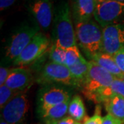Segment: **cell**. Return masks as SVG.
Returning a JSON list of instances; mask_svg holds the SVG:
<instances>
[{"mask_svg":"<svg viewBox=\"0 0 124 124\" xmlns=\"http://www.w3.org/2000/svg\"><path fill=\"white\" fill-rule=\"evenodd\" d=\"M124 13V3L115 0L97 2L94 17L103 28L113 24Z\"/></svg>","mask_w":124,"mask_h":124,"instance_id":"52a82bcc","label":"cell"},{"mask_svg":"<svg viewBox=\"0 0 124 124\" xmlns=\"http://www.w3.org/2000/svg\"><path fill=\"white\" fill-rule=\"evenodd\" d=\"M10 70L11 69H9L6 67L1 66L0 68V85L5 84L6 80L8 77Z\"/></svg>","mask_w":124,"mask_h":124,"instance_id":"d4e9b609","label":"cell"},{"mask_svg":"<svg viewBox=\"0 0 124 124\" xmlns=\"http://www.w3.org/2000/svg\"><path fill=\"white\" fill-rule=\"evenodd\" d=\"M121 79H122L123 81H124V74L123 75V76H122V77H121Z\"/></svg>","mask_w":124,"mask_h":124,"instance_id":"d6a6232c","label":"cell"},{"mask_svg":"<svg viewBox=\"0 0 124 124\" xmlns=\"http://www.w3.org/2000/svg\"><path fill=\"white\" fill-rule=\"evenodd\" d=\"M124 124V123L122 122V123H121V124Z\"/></svg>","mask_w":124,"mask_h":124,"instance_id":"836d02e7","label":"cell"},{"mask_svg":"<svg viewBox=\"0 0 124 124\" xmlns=\"http://www.w3.org/2000/svg\"><path fill=\"white\" fill-rule=\"evenodd\" d=\"M83 59H84V57L81 55L79 50L77 46H72L70 48L66 49L65 65L68 68L74 66Z\"/></svg>","mask_w":124,"mask_h":124,"instance_id":"44dd1931","label":"cell"},{"mask_svg":"<svg viewBox=\"0 0 124 124\" xmlns=\"http://www.w3.org/2000/svg\"><path fill=\"white\" fill-rule=\"evenodd\" d=\"M28 108L26 95L19 93L1 109V118L8 124H20L24 119Z\"/></svg>","mask_w":124,"mask_h":124,"instance_id":"ba28073f","label":"cell"},{"mask_svg":"<svg viewBox=\"0 0 124 124\" xmlns=\"http://www.w3.org/2000/svg\"><path fill=\"white\" fill-rule=\"evenodd\" d=\"M68 68L70 71L72 76L77 83L78 86L82 87L88 73L89 62H87L84 58Z\"/></svg>","mask_w":124,"mask_h":124,"instance_id":"d6986e66","label":"cell"},{"mask_svg":"<svg viewBox=\"0 0 124 124\" xmlns=\"http://www.w3.org/2000/svg\"><path fill=\"white\" fill-rule=\"evenodd\" d=\"M101 107L98 105L95 108L94 113L91 117H87L83 124H102L103 118L101 116Z\"/></svg>","mask_w":124,"mask_h":124,"instance_id":"603a6c76","label":"cell"},{"mask_svg":"<svg viewBox=\"0 0 124 124\" xmlns=\"http://www.w3.org/2000/svg\"><path fill=\"white\" fill-rule=\"evenodd\" d=\"M46 124H55V121H46Z\"/></svg>","mask_w":124,"mask_h":124,"instance_id":"f1b7e54d","label":"cell"},{"mask_svg":"<svg viewBox=\"0 0 124 124\" xmlns=\"http://www.w3.org/2000/svg\"><path fill=\"white\" fill-rule=\"evenodd\" d=\"M37 81L42 84L55 83L69 86H78L66 65L51 62L45 64L42 68Z\"/></svg>","mask_w":124,"mask_h":124,"instance_id":"277c9868","label":"cell"},{"mask_svg":"<svg viewBox=\"0 0 124 124\" xmlns=\"http://www.w3.org/2000/svg\"><path fill=\"white\" fill-rule=\"evenodd\" d=\"M31 14L42 29L48 30L53 21V10L50 0H32L29 5Z\"/></svg>","mask_w":124,"mask_h":124,"instance_id":"8fae6325","label":"cell"},{"mask_svg":"<svg viewBox=\"0 0 124 124\" xmlns=\"http://www.w3.org/2000/svg\"><path fill=\"white\" fill-rule=\"evenodd\" d=\"M55 124H81V122L75 120L71 116H66L62 119L55 121Z\"/></svg>","mask_w":124,"mask_h":124,"instance_id":"4316f807","label":"cell"},{"mask_svg":"<svg viewBox=\"0 0 124 124\" xmlns=\"http://www.w3.org/2000/svg\"><path fill=\"white\" fill-rule=\"evenodd\" d=\"M116 77L94 61L89 62V70L82 86V92L88 98L99 89L108 86Z\"/></svg>","mask_w":124,"mask_h":124,"instance_id":"3957f363","label":"cell"},{"mask_svg":"<svg viewBox=\"0 0 124 124\" xmlns=\"http://www.w3.org/2000/svg\"><path fill=\"white\" fill-rule=\"evenodd\" d=\"M116 1H119V2H121V3H124V0H115Z\"/></svg>","mask_w":124,"mask_h":124,"instance_id":"4dcf8cb0","label":"cell"},{"mask_svg":"<svg viewBox=\"0 0 124 124\" xmlns=\"http://www.w3.org/2000/svg\"><path fill=\"white\" fill-rule=\"evenodd\" d=\"M33 77L29 70L19 67L11 69L5 85L17 93L28 88L32 83Z\"/></svg>","mask_w":124,"mask_h":124,"instance_id":"7c38bea8","label":"cell"},{"mask_svg":"<svg viewBox=\"0 0 124 124\" xmlns=\"http://www.w3.org/2000/svg\"><path fill=\"white\" fill-rule=\"evenodd\" d=\"M115 96L124 97V81L115 78L110 85L99 89L90 95L88 99L94 103H103L106 100Z\"/></svg>","mask_w":124,"mask_h":124,"instance_id":"5bb4252c","label":"cell"},{"mask_svg":"<svg viewBox=\"0 0 124 124\" xmlns=\"http://www.w3.org/2000/svg\"><path fill=\"white\" fill-rule=\"evenodd\" d=\"M16 0H0V10L1 11L11 6L14 4Z\"/></svg>","mask_w":124,"mask_h":124,"instance_id":"83f0119b","label":"cell"},{"mask_svg":"<svg viewBox=\"0 0 124 124\" xmlns=\"http://www.w3.org/2000/svg\"><path fill=\"white\" fill-rule=\"evenodd\" d=\"M70 101V99L56 106L50 107L41 112L40 115L46 121H58L62 119L68 112Z\"/></svg>","mask_w":124,"mask_h":124,"instance_id":"e0dca14e","label":"cell"},{"mask_svg":"<svg viewBox=\"0 0 124 124\" xmlns=\"http://www.w3.org/2000/svg\"><path fill=\"white\" fill-rule=\"evenodd\" d=\"M38 33L39 29L35 26L25 25L19 28L10 39L6 51V57L14 61Z\"/></svg>","mask_w":124,"mask_h":124,"instance_id":"5b68a950","label":"cell"},{"mask_svg":"<svg viewBox=\"0 0 124 124\" xmlns=\"http://www.w3.org/2000/svg\"><path fill=\"white\" fill-rule=\"evenodd\" d=\"M66 50L59 46L53 44L51 46L49 51V59L51 62L59 64L65 65Z\"/></svg>","mask_w":124,"mask_h":124,"instance_id":"ffe728a7","label":"cell"},{"mask_svg":"<svg viewBox=\"0 0 124 124\" xmlns=\"http://www.w3.org/2000/svg\"><path fill=\"white\" fill-rule=\"evenodd\" d=\"M103 104L108 114L124 122V97L115 96L106 100Z\"/></svg>","mask_w":124,"mask_h":124,"instance_id":"2e32d148","label":"cell"},{"mask_svg":"<svg viewBox=\"0 0 124 124\" xmlns=\"http://www.w3.org/2000/svg\"><path fill=\"white\" fill-rule=\"evenodd\" d=\"M77 41L88 57L102 52L103 31L98 23L90 20L76 23Z\"/></svg>","mask_w":124,"mask_h":124,"instance_id":"7a4b0ae2","label":"cell"},{"mask_svg":"<svg viewBox=\"0 0 124 124\" xmlns=\"http://www.w3.org/2000/svg\"><path fill=\"white\" fill-rule=\"evenodd\" d=\"M19 93L14 91L6 85L0 86V107L2 109Z\"/></svg>","mask_w":124,"mask_h":124,"instance_id":"7402d4cb","label":"cell"},{"mask_svg":"<svg viewBox=\"0 0 124 124\" xmlns=\"http://www.w3.org/2000/svg\"><path fill=\"white\" fill-rule=\"evenodd\" d=\"M50 45L49 39L43 34L38 33L31 42L13 61L15 65L23 66L34 63L47 51Z\"/></svg>","mask_w":124,"mask_h":124,"instance_id":"8992f818","label":"cell"},{"mask_svg":"<svg viewBox=\"0 0 124 124\" xmlns=\"http://www.w3.org/2000/svg\"><path fill=\"white\" fill-rule=\"evenodd\" d=\"M96 4V0H72V16L76 23L91 20Z\"/></svg>","mask_w":124,"mask_h":124,"instance_id":"4fadbf2b","label":"cell"},{"mask_svg":"<svg viewBox=\"0 0 124 124\" xmlns=\"http://www.w3.org/2000/svg\"><path fill=\"white\" fill-rule=\"evenodd\" d=\"M113 57L120 70L124 74V47L116 52L113 55Z\"/></svg>","mask_w":124,"mask_h":124,"instance_id":"cb8c5ba5","label":"cell"},{"mask_svg":"<svg viewBox=\"0 0 124 124\" xmlns=\"http://www.w3.org/2000/svg\"><path fill=\"white\" fill-rule=\"evenodd\" d=\"M70 99V94L63 88L50 86L43 89L38 97V111L41 112Z\"/></svg>","mask_w":124,"mask_h":124,"instance_id":"30bf717a","label":"cell"},{"mask_svg":"<svg viewBox=\"0 0 124 124\" xmlns=\"http://www.w3.org/2000/svg\"><path fill=\"white\" fill-rule=\"evenodd\" d=\"M68 114L74 119L81 122L85 121L86 117V110L81 97L75 95L70 101L68 107Z\"/></svg>","mask_w":124,"mask_h":124,"instance_id":"ac0fdd59","label":"cell"},{"mask_svg":"<svg viewBox=\"0 0 124 124\" xmlns=\"http://www.w3.org/2000/svg\"><path fill=\"white\" fill-rule=\"evenodd\" d=\"M96 1H97V2H101V1H103L105 0H96Z\"/></svg>","mask_w":124,"mask_h":124,"instance_id":"1f68e13d","label":"cell"},{"mask_svg":"<svg viewBox=\"0 0 124 124\" xmlns=\"http://www.w3.org/2000/svg\"><path fill=\"white\" fill-rule=\"evenodd\" d=\"M123 121L119 119H116L113 116H112L110 114H108L103 118L102 124H119L122 123ZM124 123V122H123Z\"/></svg>","mask_w":124,"mask_h":124,"instance_id":"484cf974","label":"cell"},{"mask_svg":"<svg viewBox=\"0 0 124 124\" xmlns=\"http://www.w3.org/2000/svg\"><path fill=\"white\" fill-rule=\"evenodd\" d=\"M0 124H8L7 122H6L4 120L1 118V122H0Z\"/></svg>","mask_w":124,"mask_h":124,"instance_id":"f546056e","label":"cell"},{"mask_svg":"<svg viewBox=\"0 0 124 124\" xmlns=\"http://www.w3.org/2000/svg\"><path fill=\"white\" fill-rule=\"evenodd\" d=\"M53 34L55 44L64 49L77 46V37L72 21L70 7L63 1L55 10Z\"/></svg>","mask_w":124,"mask_h":124,"instance_id":"6da1fadb","label":"cell"},{"mask_svg":"<svg viewBox=\"0 0 124 124\" xmlns=\"http://www.w3.org/2000/svg\"><path fill=\"white\" fill-rule=\"evenodd\" d=\"M124 47V25L113 23L103 28L102 52L113 56Z\"/></svg>","mask_w":124,"mask_h":124,"instance_id":"9c48e42d","label":"cell"},{"mask_svg":"<svg viewBox=\"0 0 124 124\" xmlns=\"http://www.w3.org/2000/svg\"><path fill=\"white\" fill-rule=\"evenodd\" d=\"M92 61L97 63L99 66L104 68L116 78L121 79L124 73L117 66L113 56L103 52H99L91 57Z\"/></svg>","mask_w":124,"mask_h":124,"instance_id":"9a60e30c","label":"cell"}]
</instances>
